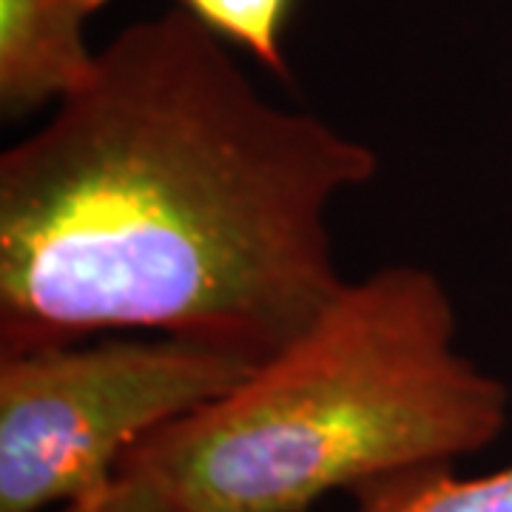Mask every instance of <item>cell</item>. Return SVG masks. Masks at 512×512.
<instances>
[{"label": "cell", "instance_id": "obj_1", "mask_svg": "<svg viewBox=\"0 0 512 512\" xmlns=\"http://www.w3.org/2000/svg\"><path fill=\"white\" fill-rule=\"evenodd\" d=\"M376 174L185 9L134 20L0 157V353L143 330L262 362L348 282L330 205Z\"/></svg>", "mask_w": 512, "mask_h": 512}, {"label": "cell", "instance_id": "obj_2", "mask_svg": "<svg viewBox=\"0 0 512 512\" xmlns=\"http://www.w3.org/2000/svg\"><path fill=\"white\" fill-rule=\"evenodd\" d=\"M456 330L439 276L384 265L225 396L131 447L114 476L165 512H305L333 490L453 464L510 419V390Z\"/></svg>", "mask_w": 512, "mask_h": 512}, {"label": "cell", "instance_id": "obj_3", "mask_svg": "<svg viewBox=\"0 0 512 512\" xmlns=\"http://www.w3.org/2000/svg\"><path fill=\"white\" fill-rule=\"evenodd\" d=\"M254 365L174 336L0 353V512L60 510L103 490L131 447Z\"/></svg>", "mask_w": 512, "mask_h": 512}, {"label": "cell", "instance_id": "obj_4", "mask_svg": "<svg viewBox=\"0 0 512 512\" xmlns=\"http://www.w3.org/2000/svg\"><path fill=\"white\" fill-rule=\"evenodd\" d=\"M109 0H0V111L18 120L57 106L94 72L89 20Z\"/></svg>", "mask_w": 512, "mask_h": 512}, {"label": "cell", "instance_id": "obj_5", "mask_svg": "<svg viewBox=\"0 0 512 512\" xmlns=\"http://www.w3.org/2000/svg\"><path fill=\"white\" fill-rule=\"evenodd\" d=\"M350 512H512V467L458 478L450 464L416 467L353 490Z\"/></svg>", "mask_w": 512, "mask_h": 512}, {"label": "cell", "instance_id": "obj_6", "mask_svg": "<svg viewBox=\"0 0 512 512\" xmlns=\"http://www.w3.org/2000/svg\"><path fill=\"white\" fill-rule=\"evenodd\" d=\"M177 6L274 77L291 80L285 37L296 0H177Z\"/></svg>", "mask_w": 512, "mask_h": 512}, {"label": "cell", "instance_id": "obj_7", "mask_svg": "<svg viewBox=\"0 0 512 512\" xmlns=\"http://www.w3.org/2000/svg\"><path fill=\"white\" fill-rule=\"evenodd\" d=\"M57 512H165L151 495L140 487L128 484L123 478H111L109 484L97 493L86 495L80 501H72Z\"/></svg>", "mask_w": 512, "mask_h": 512}]
</instances>
